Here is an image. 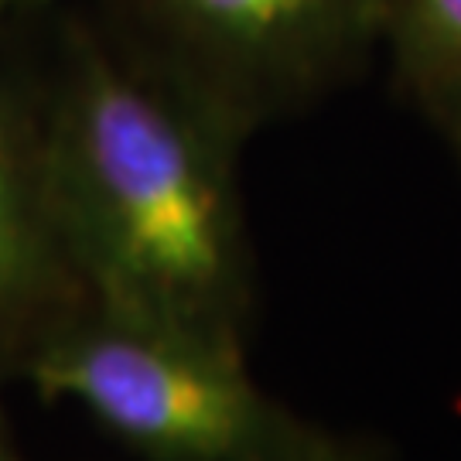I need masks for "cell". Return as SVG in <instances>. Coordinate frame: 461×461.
<instances>
[{
	"label": "cell",
	"mask_w": 461,
	"mask_h": 461,
	"mask_svg": "<svg viewBox=\"0 0 461 461\" xmlns=\"http://www.w3.org/2000/svg\"><path fill=\"white\" fill-rule=\"evenodd\" d=\"M240 137L178 79L72 51L41 133L51 226L89 312L247 352L253 267Z\"/></svg>",
	"instance_id": "obj_1"
},
{
	"label": "cell",
	"mask_w": 461,
	"mask_h": 461,
	"mask_svg": "<svg viewBox=\"0 0 461 461\" xmlns=\"http://www.w3.org/2000/svg\"><path fill=\"white\" fill-rule=\"evenodd\" d=\"M24 379L150 461H274L321 434L249 376L247 352L96 312L45 331Z\"/></svg>",
	"instance_id": "obj_2"
},
{
	"label": "cell",
	"mask_w": 461,
	"mask_h": 461,
	"mask_svg": "<svg viewBox=\"0 0 461 461\" xmlns=\"http://www.w3.org/2000/svg\"><path fill=\"white\" fill-rule=\"evenodd\" d=\"M390 0H144L178 83L236 137L308 99L383 34Z\"/></svg>",
	"instance_id": "obj_3"
},
{
	"label": "cell",
	"mask_w": 461,
	"mask_h": 461,
	"mask_svg": "<svg viewBox=\"0 0 461 461\" xmlns=\"http://www.w3.org/2000/svg\"><path fill=\"white\" fill-rule=\"evenodd\" d=\"M68 274L51 226L41 133L0 89V329L14 325Z\"/></svg>",
	"instance_id": "obj_4"
},
{
	"label": "cell",
	"mask_w": 461,
	"mask_h": 461,
	"mask_svg": "<svg viewBox=\"0 0 461 461\" xmlns=\"http://www.w3.org/2000/svg\"><path fill=\"white\" fill-rule=\"evenodd\" d=\"M383 38L411 83L461 62V0H390Z\"/></svg>",
	"instance_id": "obj_5"
},
{
	"label": "cell",
	"mask_w": 461,
	"mask_h": 461,
	"mask_svg": "<svg viewBox=\"0 0 461 461\" xmlns=\"http://www.w3.org/2000/svg\"><path fill=\"white\" fill-rule=\"evenodd\" d=\"M413 86L424 96L434 123L447 137V144L458 150L461 161V62L441 68V72H430L428 79H420Z\"/></svg>",
	"instance_id": "obj_6"
},
{
	"label": "cell",
	"mask_w": 461,
	"mask_h": 461,
	"mask_svg": "<svg viewBox=\"0 0 461 461\" xmlns=\"http://www.w3.org/2000/svg\"><path fill=\"white\" fill-rule=\"evenodd\" d=\"M274 461H386V455L379 451V445L352 441V438H339V434L321 430L314 441Z\"/></svg>",
	"instance_id": "obj_7"
},
{
	"label": "cell",
	"mask_w": 461,
	"mask_h": 461,
	"mask_svg": "<svg viewBox=\"0 0 461 461\" xmlns=\"http://www.w3.org/2000/svg\"><path fill=\"white\" fill-rule=\"evenodd\" d=\"M41 4H51V0H0V14L4 11H28V7H41Z\"/></svg>",
	"instance_id": "obj_8"
},
{
	"label": "cell",
	"mask_w": 461,
	"mask_h": 461,
	"mask_svg": "<svg viewBox=\"0 0 461 461\" xmlns=\"http://www.w3.org/2000/svg\"><path fill=\"white\" fill-rule=\"evenodd\" d=\"M0 461H21L14 455V447L7 445V438H4V434H0Z\"/></svg>",
	"instance_id": "obj_9"
}]
</instances>
